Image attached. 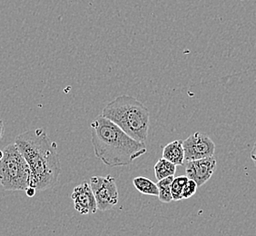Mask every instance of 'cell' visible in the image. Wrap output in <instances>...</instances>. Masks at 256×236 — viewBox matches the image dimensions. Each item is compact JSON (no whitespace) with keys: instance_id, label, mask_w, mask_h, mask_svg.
I'll list each match as a JSON object with an SVG mask.
<instances>
[{"instance_id":"cell-13","label":"cell","mask_w":256,"mask_h":236,"mask_svg":"<svg viewBox=\"0 0 256 236\" xmlns=\"http://www.w3.org/2000/svg\"><path fill=\"white\" fill-rule=\"evenodd\" d=\"M186 176L174 177L172 184H171V192H172V201H182V194L184 188L188 182Z\"/></svg>"},{"instance_id":"cell-8","label":"cell","mask_w":256,"mask_h":236,"mask_svg":"<svg viewBox=\"0 0 256 236\" xmlns=\"http://www.w3.org/2000/svg\"><path fill=\"white\" fill-rule=\"evenodd\" d=\"M70 198L74 202L76 211L82 216L96 214L98 210L94 194L88 182H82L74 187Z\"/></svg>"},{"instance_id":"cell-3","label":"cell","mask_w":256,"mask_h":236,"mask_svg":"<svg viewBox=\"0 0 256 236\" xmlns=\"http://www.w3.org/2000/svg\"><path fill=\"white\" fill-rule=\"evenodd\" d=\"M102 116L121 128L140 143H144L150 128V113L139 100L123 94L114 99L102 110Z\"/></svg>"},{"instance_id":"cell-6","label":"cell","mask_w":256,"mask_h":236,"mask_svg":"<svg viewBox=\"0 0 256 236\" xmlns=\"http://www.w3.org/2000/svg\"><path fill=\"white\" fill-rule=\"evenodd\" d=\"M184 149V159L186 161H196L204 158H212L216 151V144L208 134L202 132L192 134L182 141Z\"/></svg>"},{"instance_id":"cell-12","label":"cell","mask_w":256,"mask_h":236,"mask_svg":"<svg viewBox=\"0 0 256 236\" xmlns=\"http://www.w3.org/2000/svg\"><path fill=\"white\" fill-rule=\"evenodd\" d=\"M174 176L168 177L162 180L158 181L156 186L158 188V198L164 204H168L172 201V192H171V184H172Z\"/></svg>"},{"instance_id":"cell-14","label":"cell","mask_w":256,"mask_h":236,"mask_svg":"<svg viewBox=\"0 0 256 236\" xmlns=\"http://www.w3.org/2000/svg\"><path fill=\"white\" fill-rule=\"evenodd\" d=\"M197 184L196 182H194L192 180H188V182H186V186L184 188V191L182 194V199H188L190 197H192V196L196 194L197 190Z\"/></svg>"},{"instance_id":"cell-16","label":"cell","mask_w":256,"mask_h":236,"mask_svg":"<svg viewBox=\"0 0 256 236\" xmlns=\"http://www.w3.org/2000/svg\"><path fill=\"white\" fill-rule=\"evenodd\" d=\"M4 134H5V124H4L3 120L0 119V140L3 138Z\"/></svg>"},{"instance_id":"cell-9","label":"cell","mask_w":256,"mask_h":236,"mask_svg":"<svg viewBox=\"0 0 256 236\" xmlns=\"http://www.w3.org/2000/svg\"><path fill=\"white\" fill-rule=\"evenodd\" d=\"M162 156L176 166H184L186 159L182 140H176L166 144L162 149Z\"/></svg>"},{"instance_id":"cell-18","label":"cell","mask_w":256,"mask_h":236,"mask_svg":"<svg viewBox=\"0 0 256 236\" xmlns=\"http://www.w3.org/2000/svg\"><path fill=\"white\" fill-rule=\"evenodd\" d=\"M3 156H4V152H3L2 150H0V161L2 160V158H3Z\"/></svg>"},{"instance_id":"cell-11","label":"cell","mask_w":256,"mask_h":236,"mask_svg":"<svg viewBox=\"0 0 256 236\" xmlns=\"http://www.w3.org/2000/svg\"><path fill=\"white\" fill-rule=\"evenodd\" d=\"M134 186L136 189L146 196H158V188L156 182H154L152 180H150L148 177L138 176L134 178Z\"/></svg>"},{"instance_id":"cell-17","label":"cell","mask_w":256,"mask_h":236,"mask_svg":"<svg viewBox=\"0 0 256 236\" xmlns=\"http://www.w3.org/2000/svg\"><path fill=\"white\" fill-rule=\"evenodd\" d=\"M251 158L252 160L254 161V162H256V141L254 144V148L252 149L251 151Z\"/></svg>"},{"instance_id":"cell-2","label":"cell","mask_w":256,"mask_h":236,"mask_svg":"<svg viewBox=\"0 0 256 236\" xmlns=\"http://www.w3.org/2000/svg\"><path fill=\"white\" fill-rule=\"evenodd\" d=\"M91 144L96 156L109 168L126 166L148 149L108 119L98 116L91 123Z\"/></svg>"},{"instance_id":"cell-4","label":"cell","mask_w":256,"mask_h":236,"mask_svg":"<svg viewBox=\"0 0 256 236\" xmlns=\"http://www.w3.org/2000/svg\"><path fill=\"white\" fill-rule=\"evenodd\" d=\"M0 161V186L6 191H26L31 187V171L15 144L6 146Z\"/></svg>"},{"instance_id":"cell-19","label":"cell","mask_w":256,"mask_h":236,"mask_svg":"<svg viewBox=\"0 0 256 236\" xmlns=\"http://www.w3.org/2000/svg\"><path fill=\"white\" fill-rule=\"evenodd\" d=\"M254 166H256V162H254Z\"/></svg>"},{"instance_id":"cell-15","label":"cell","mask_w":256,"mask_h":236,"mask_svg":"<svg viewBox=\"0 0 256 236\" xmlns=\"http://www.w3.org/2000/svg\"><path fill=\"white\" fill-rule=\"evenodd\" d=\"M26 196L28 197H33L34 196V194H36V190L34 189V187H30L28 189H26Z\"/></svg>"},{"instance_id":"cell-7","label":"cell","mask_w":256,"mask_h":236,"mask_svg":"<svg viewBox=\"0 0 256 236\" xmlns=\"http://www.w3.org/2000/svg\"><path fill=\"white\" fill-rule=\"evenodd\" d=\"M216 168V160L214 156L189 161L186 166V176L196 182L197 186H202L210 180Z\"/></svg>"},{"instance_id":"cell-10","label":"cell","mask_w":256,"mask_h":236,"mask_svg":"<svg viewBox=\"0 0 256 236\" xmlns=\"http://www.w3.org/2000/svg\"><path fill=\"white\" fill-rule=\"evenodd\" d=\"M154 170L156 178L160 181L168 177L174 176L176 172V166L162 158L156 162Z\"/></svg>"},{"instance_id":"cell-5","label":"cell","mask_w":256,"mask_h":236,"mask_svg":"<svg viewBox=\"0 0 256 236\" xmlns=\"http://www.w3.org/2000/svg\"><path fill=\"white\" fill-rule=\"evenodd\" d=\"M89 184L94 194L98 210L108 211L118 204V189L114 177L112 176L91 177Z\"/></svg>"},{"instance_id":"cell-1","label":"cell","mask_w":256,"mask_h":236,"mask_svg":"<svg viewBox=\"0 0 256 236\" xmlns=\"http://www.w3.org/2000/svg\"><path fill=\"white\" fill-rule=\"evenodd\" d=\"M15 144L30 166L31 187L40 192L54 187L61 174V162L58 144L44 129L36 128L20 134Z\"/></svg>"}]
</instances>
